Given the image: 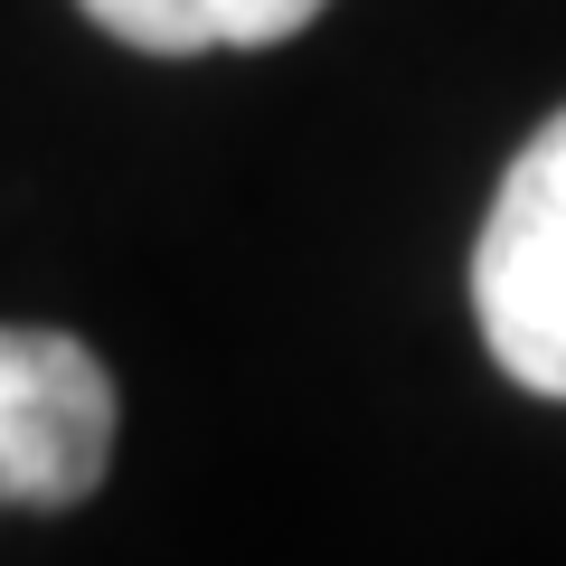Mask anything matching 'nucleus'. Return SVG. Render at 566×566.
I'll return each mask as SVG.
<instances>
[{
  "mask_svg": "<svg viewBox=\"0 0 566 566\" xmlns=\"http://www.w3.org/2000/svg\"><path fill=\"white\" fill-rule=\"evenodd\" d=\"M114 463V378L66 331H0V510H76Z\"/></svg>",
  "mask_w": 566,
  "mask_h": 566,
  "instance_id": "f03ea898",
  "label": "nucleus"
},
{
  "mask_svg": "<svg viewBox=\"0 0 566 566\" xmlns=\"http://www.w3.org/2000/svg\"><path fill=\"white\" fill-rule=\"evenodd\" d=\"M472 312L528 397H566V114H547L520 142L501 199L472 245Z\"/></svg>",
  "mask_w": 566,
  "mask_h": 566,
  "instance_id": "f257e3e1",
  "label": "nucleus"
},
{
  "mask_svg": "<svg viewBox=\"0 0 566 566\" xmlns=\"http://www.w3.org/2000/svg\"><path fill=\"white\" fill-rule=\"evenodd\" d=\"M76 10L142 57H208V48H274L312 29L331 0H76Z\"/></svg>",
  "mask_w": 566,
  "mask_h": 566,
  "instance_id": "7ed1b4c3",
  "label": "nucleus"
}]
</instances>
